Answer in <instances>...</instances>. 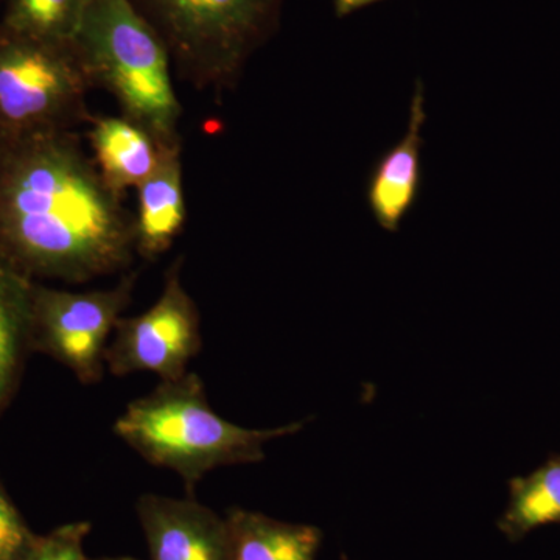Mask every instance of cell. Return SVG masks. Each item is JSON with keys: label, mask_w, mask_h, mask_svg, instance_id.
Here are the masks:
<instances>
[{"label": "cell", "mask_w": 560, "mask_h": 560, "mask_svg": "<svg viewBox=\"0 0 560 560\" xmlns=\"http://www.w3.org/2000/svg\"><path fill=\"white\" fill-rule=\"evenodd\" d=\"M73 131L7 139L0 150V260L84 283L130 267L135 213Z\"/></svg>", "instance_id": "cell-1"}, {"label": "cell", "mask_w": 560, "mask_h": 560, "mask_svg": "<svg viewBox=\"0 0 560 560\" xmlns=\"http://www.w3.org/2000/svg\"><path fill=\"white\" fill-rule=\"evenodd\" d=\"M305 422L245 429L217 415L200 375L187 372L128 404L113 431L151 466L175 471L187 495L195 497L198 482L210 471L261 463L265 444L298 433Z\"/></svg>", "instance_id": "cell-2"}, {"label": "cell", "mask_w": 560, "mask_h": 560, "mask_svg": "<svg viewBox=\"0 0 560 560\" xmlns=\"http://www.w3.org/2000/svg\"><path fill=\"white\" fill-rule=\"evenodd\" d=\"M72 46L92 86L113 95L121 116L161 147L179 145L171 55L130 0H90Z\"/></svg>", "instance_id": "cell-3"}, {"label": "cell", "mask_w": 560, "mask_h": 560, "mask_svg": "<svg viewBox=\"0 0 560 560\" xmlns=\"http://www.w3.org/2000/svg\"><path fill=\"white\" fill-rule=\"evenodd\" d=\"M195 90H234L249 58L275 35L285 0H130Z\"/></svg>", "instance_id": "cell-4"}, {"label": "cell", "mask_w": 560, "mask_h": 560, "mask_svg": "<svg viewBox=\"0 0 560 560\" xmlns=\"http://www.w3.org/2000/svg\"><path fill=\"white\" fill-rule=\"evenodd\" d=\"M90 77L72 43H50L0 25V131L7 139L72 131L90 121Z\"/></svg>", "instance_id": "cell-5"}, {"label": "cell", "mask_w": 560, "mask_h": 560, "mask_svg": "<svg viewBox=\"0 0 560 560\" xmlns=\"http://www.w3.org/2000/svg\"><path fill=\"white\" fill-rule=\"evenodd\" d=\"M136 272L110 289L69 291L33 283L32 350L46 353L91 386L105 374L110 335L130 305Z\"/></svg>", "instance_id": "cell-6"}, {"label": "cell", "mask_w": 560, "mask_h": 560, "mask_svg": "<svg viewBox=\"0 0 560 560\" xmlns=\"http://www.w3.org/2000/svg\"><path fill=\"white\" fill-rule=\"evenodd\" d=\"M183 259L165 272L156 302L145 312L121 318L105 352L106 368L116 377L151 372L161 382L186 375L202 348L200 311L180 280Z\"/></svg>", "instance_id": "cell-7"}, {"label": "cell", "mask_w": 560, "mask_h": 560, "mask_svg": "<svg viewBox=\"0 0 560 560\" xmlns=\"http://www.w3.org/2000/svg\"><path fill=\"white\" fill-rule=\"evenodd\" d=\"M136 515L151 560H234L226 517L195 497L143 493Z\"/></svg>", "instance_id": "cell-8"}, {"label": "cell", "mask_w": 560, "mask_h": 560, "mask_svg": "<svg viewBox=\"0 0 560 560\" xmlns=\"http://www.w3.org/2000/svg\"><path fill=\"white\" fill-rule=\"evenodd\" d=\"M427 121L425 86L418 80L404 138L382 154L368 180L366 200L382 230L397 232L415 208L422 184V130Z\"/></svg>", "instance_id": "cell-9"}, {"label": "cell", "mask_w": 560, "mask_h": 560, "mask_svg": "<svg viewBox=\"0 0 560 560\" xmlns=\"http://www.w3.org/2000/svg\"><path fill=\"white\" fill-rule=\"evenodd\" d=\"M180 149L183 143L162 147L156 168L138 187L136 254L145 260L158 259L167 253L186 224Z\"/></svg>", "instance_id": "cell-10"}, {"label": "cell", "mask_w": 560, "mask_h": 560, "mask_svg": "<svg viewBox=\"0 0 560 560\" xmlns=\"http://www.w3.org/2000/svg\"><path fill=\"white\" fill-rule=\"evenodd\" d=\"M92 160L110 189L125 197L156 168L162 147L158 140L127 117H91Z\"/></svg>", "instance_id": "cell-11"}, {"label": "cell", "mask_w": 560, "mask_h": 560, "mask_svg": "<svg viewBox=\"0 0 560 560\" xmlns=\"http://www.w3.org/2000/svg\"><path fill=\"white\" fill-rule=\"evenodd\" d=\"M234 560H316L323 530L304 523L276 521L261 512H226Z\"/></svg>", "instance_id": "cell-12"}, {"label": "cell", "mask_w": 560, "mask_h": 560, "mask_svg": "<svg viewBox=\"0 0 560 560\" xmlns=\"http://www.w3.org/2000/svg\"><path fill=\"white\" fill-rule=\"evenodd\" d=\"M33 283L0 260V416L13 399L32 352Z\"/></svg>", "instance_id": "cell-13"}, {"label": "cell", "mask_w": 560, "mask_h": 560, "mask_svg": "<svg viewBox=\"0 0 560 560\" xmlns=\"http://www.w3.org/2000/svg\"><path fill=\"white\" fill-rule=\"evenodd\" d=\"M506 510L497 528L512 544L541 526L560 523V455H551L526 477L512 478Z\"/></svg>", "instance_id": "cell-14"}, {"label": "cell", "mask_w": 560, "mask_h": 560, "mask_svg": "<svg viewBox=\"0 0 560 560\" xmlns=\"http://www.w3.org/2000/svg\"><path fill=\"white\" fill-rule=\"evenodd\" d=\"M90 0H5L0 25L20 35L70 44Z\"/></svg>", "instance_id": "cell-15"}, {"label": "cell", "mask_w": 560, "mask_h": 560, "mask_svg": "<svg viewBox=\"0 0 560 560\" xmlns=\"http://www.w3.org/2000/svg\"><path fill=\"white\" fill-rule=\"evenodd\" d=\"M38 540L0 481V560L31 559Z\"/></svg>", "instance_id": "cell-16"}, {"label": "cell", "mask_w": 560, "mask_h": 560, "mask_svg": "<svg viewBox=\"0 0 560 560\" xmlns=\"http://www.w3.org/2000/svg\"><path fill=\"white\" fill-rule=\"evenodd\" d=\"M90 522H73L39 536L28 560H88L84 544L91 533Z\"/></svg>", "instance_id": "cell-17"}, {"label": "cell", "mask_w": 560, "mask_h": 560, "mask_svg": "<svg viewBox=\"0 0 560 560\" xmlns=\"http://www.w3.org/2000/svg\"><path fill=\"white\" fill-rule=\"evenodd\" d=\"M381 2V0H334L335 14L338 18H346L349 14L355 13L364 7H370L372 3Z\"/></svg>", "instance_id": "cell-18"}, {"label": "cell", "mask_w": 560, "mask_h": 560, "mask_svg": "<svg viewBox=\"0 0 560 560\" xmlns=\"http://www.w3.org/2000/svg\"><path fill=\"white\" fill-rule=\"evenodd\" d=\"M88 560H140V559L128 558V556H119V558H101V559H88Z\"/></svg>", "instance_id": "cell-19"}, {"label": "cell", "mask_w": 560, "mask_h": 560, "mask_svg": "<svg viewBox=\"0 0 560 560\" xmlns=\"http://www.w3.org/2000/svg\"><path fill=\"white\" fill-rule=\"evenodd\" d=\"M7 142L5 136H3V132L0 131V150H2L3 143Z\"/></svg>", "instance_id": "cell-20"}]
</instances>
